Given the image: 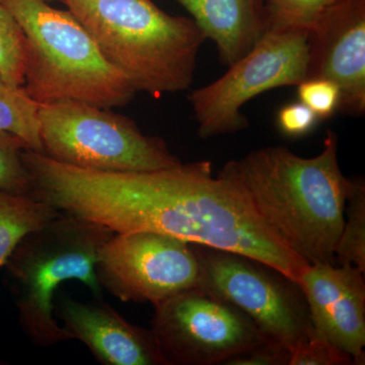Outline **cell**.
Returning <instances> with one entry per match:
<instances>
[{"instance_id": "6da1fadb", "label": "cell", "mask_w": 365, "mask_h": 365, "mask_svg": "<svg viewBox=\"0 0 365 365\" xmlns=\"http://www.w3.org/2000/svg\"><path fill=\"white\" fill-rule=\"evenodd\" d=\"M30 196L115 234L153 232L246 255L299 283L307 261L257 216L209 160L148 172H105L26 151Z\"/></svg>"}, {"instance_id": "e0dca14e", "label": "cell", "mask_w": 365, "mask_h": 365, "mask_svg": "<svg viewBox=\"0 0 365 365\" xmlns=\"http://www.w3.org/2000/svg\"><path fill=\"white\" fill-rule=\"evenodd\" d=\"M335 262L365 272V184L353 179L345 206V218L335 248Z\"/></svg>"}, {"instance_id": "7a4b0ae2", "label": "cell", "mask_w": 365, "mask_h": 365, "mask_svg": "<svg viewBox=\"0 0 365 365\" xmlns=\"http://www.w3.org/2000/svg\"><path fill=\"white\" fill-rule=\"evenodd\" d=\"M338 150L337 133L327 130L316 157L269 146L230 160L217 176L232 182L262 222L300 258L309 264H336L352 185L340 169Z\"/></svg>"}, {"instance_id": "277c9868", "label": "cell", "mask_w": 365, "mask_h": 365, "mask_svg": "<svg viewBox=\"0 0 365 365\" xmlns=\"http://www.w3.org/2000/svg\"><path fill=\"white\" fill-rule=\"evenodd\" d=\"M20 24L28 57L23 90L40 104L81 101L111 109L128 104L136 91L105 58L69 11L46 0H0Z\"/></svg>"}, {"instance_id": "5b68a950", "label": "cell", "mask_w": 365, "mask_h": 365, "mask_svg": "<svg viewBox=\"0 0 365 365\" xmlns=\"http://www.w3.org/2000/svg\"><path fill=\"white\" fill-rule=\"evenodd\" d=\"M114 234L98 223L60 212L19 242L6 264L16 288L21 325L34 345L49 347L72 340L55 318L54 297L62 283L79 281L96 299H102L98 253Z\"/></svg>"}, {"instance_id": "8992f818", "label": "cell", "mask_w": 365, "mask_h": 365, "mask_svg": "<svg viewBox=\"0 0 365 365\" xmlns=\"http://www.w3.org/2000/svg\"><path fill=\"white\" fill-rule=\"evenodd\" d=\"M44 155L57 162L105 172H148L182 162L160 137L139 130L129 118L109 109L63 100L40 104Z\"/></svg>"}, {"instance_id": "ac0fdd59", "label": "cell", "mask_w": 365, "mask_h": 365, "mask_svg": "<svg viewBox=\"0 0 365 365\" xmlns=\"http://www.w3.org/2000/svg\"><path fill=\"white\" fill-rule=\"evenodd\" d=\"M26 57L25 33L13 14L0 2V79L14 88H23Z\"/></svg>"}, {"instance_id": "4fadbf2b", "label": "cell", "mask_w": 365, "mask_h": 365, "mask_svg": "<svg viewBox=\"0 0 365 365\" xmlns=\"http://www.w3.org/2000/svg\"><path fill=\"white\" fill-rule=\"evenodd\" d=\"M56 314L72 339L83 342L100 364L165 365L151 330L129 323L103 299L61 297Z\"/></svg>"}, {"instance_id": "9a60e30c", "label": "cell", "mask_w": 365, "mask_h": 365, "mask_svg": "<svg viewBox=\"0 0 365 365\" xmlns=\"http://www.w3.org/2000/svg\"><path fill=\"white\" fill-rule=\"evenodd\" d=\"M59 215L56 209L32 197L0 191V266L6 263L26 235Z\"/></svg>"}, {"instance_id": "ba28073f", "label": "cell", "mask_w": 365, "mask_h": 365, "mask_svg": "<svg viewBox=\"0 0 365 365\" xmlns=\"http://www.w3.org/2000/svg\"><path fill=\"white\" fill-rule=\"evenodd\" d=\"M307 35V31H268L222 76L192 91L188 100L199 137L206 139L244 130L249 120L242 109L249 101L273 88L297 86L304 81L309 62Z\"/></svg>"}, {"instance_id": "7c38bea8", "label": "cell", "mask_w": 365, "mask_h": 365, "mask_svg": "<svg viewBox=\"0 0 365 365\" xmlns=\"http://www.w3.org/2000/svg\"><path fill=\"white\" fill-rule=\"evenodd\" d=\"M299 284L314 332L348 353L355 365L364 364V271L350 265L309 264Z\"/></svg>"}, {"instance_id": "52a82bcc", "label": "cell", "mask_w": 365, "mask_h": 365, "mask_svg": "<svg viewBox=\"0 0 365 365\" xmlns=\"http://www.w3.org/2000/svg\"><path fill=\"white\" fill-rule=\"evenodd\" d=\"M193 246L200 264L199 287L245 314L264 339L292 352L309 337L313 325L297 281L246 255Z\"/></svg>"}, {"instance_id": "ffe728a7", "label": "cell", "mask_w": 365, "mask_h": 365, "mask_svg": "<svg viewBox=\"0 0 365 365\" xmlns=\"http://www.w3.org/2000/svg\"><path fill=\"white\" fill-rule=\"evenodd\" d=\"M25 150L26 146L18 137L0 131V191L11 195H30V178L21 160Z\"/></svg>"}, {"instance_id": "7402d4cb", "label": "cell", "mask_w": 365, "mask_h": 365, "mask_svg": "<svg viewBox=\"0 0 365 365\" xmlns=\"http://www.w3.org/2000/svg\"><path fill=\"white\" fill-rule=\"evenodd\" d=\"M297 86V96L318 116L330 118L338 111L340 91L338 86L328 79L307 78Z\"/></svg>"}, {"instance_id": "30bf717a", "label": "cell", "mask_w": 365, "mask_h": 365, "mask_svg": "<svg viewBox=\"0 0 365 365\" xmlns=\"http://www.w3.org/2000/svg\"><path fill=\"white\" fill-rule=\"evenodd\" d=\"M97 276L122 302L157 307L198 287L200 264L191 242L153 232H120L101 249Z\"/></svg>"}, {"instance_id": "9c48e42d", "label": "cell", "mask_w": 365, "mask_h": 365, "mask_svg": "<svg viewBox=\"0 0 365 365\" xmlns=\"http://www.w3.org/2000/svg\"><path fill=\"white\" fill-rule=\"evenodd\" d=\"M150 330L165 365L225 364L266 341L245 314L199 287L155 307Z\"/></svg>"}, {"instance_id": "d4e9b609", "label": "cell", "mask_w": 365, "mask_h": 365, "mask_svg": "<svg viewBox=\"0 0 365 365\" xmlns=\"http://www.w3.org/2000/svg\"><path fill=\"white\" fill-rule=\"evenodd\" d=\"M46 1H51V0H46ZM59 1H60V0H59Z\"/></svg>"}, {"instance_id": "8fae6325", "label": "cell", "mask_w": 365, "mask_h": 365, "mask_svg": "<svg viewBox=\"0 0 365 365\" xmlns=\"http://www.w3.org/2000/svg\"><path fill=\"white\" fill-rule=\"evenodd\" d=\"M307 78L332 81L340 91L338 111L365 113V0H338L309 31Z\"/></svg>"}, {"instance_id": "3957f363", "label": "cell", "mask_w": 365, "mask_h": 365, "mask_svg": "<svg viewBox=\"0 0 365 365\" xmlns=\"http://www.w3.org/2000/svg\"><path fill=\"white\" fill-rule=\"evenodd\" d=\"M60 1L136 91L160 98L193 83L206 38L192 19L170 16L151 0Z\"/></svg>"}, {"instance_id": "d6986e66", "label": "cell", "mask_w": 365, "mask_h": 365, "mask_svg": "<svg viewBox=\"0 0 365 365\" xmlns=\"http://www.w3.org/2000/svg\"><path fill=\"white\" fill-rule=\"evenodd\" d=\"M338 0H265L267 32L309 31Z\"/></svg>"}, {"instance_id": "2e32d148", "label": "cell", "mask_w": 365, "mask_h": 365, "mask_svg": "<svg viewBox=\"0 0 365 365\" xmlns=\"http://www.w3.org/2000/svg\"><path fill=\"white\" fill-rule=\"evenodd\" d=\"M40 103L0 79V131L18 137L26 150L44 153L41 140Z\"/></svg>"}, {"instance_id": "cb8c5ba5", "label": "cell", "mask_w": 365, "mask_h": 365, "mask_svg": "<svg viewBox=\"0 0 365 365\" xmlns=\"http://www.w3.org/2000/svg\"><path fill=\"white\" fill-rule=\"evenodd\" d=\"M290 359L292 352L287 348L264 341L228 359L225 365H289Z\"/></svg>"}, {"instance_id": "603a6c76", "label": "cell", "mask_w": 365, "mask_h": 365, "mask_svg": "<svg viewBox=\"0 0 365 365\" xmlns=\"http://www.w3.org/2000/svg\"><path fill=\"white\" fill-rule=\"evenodd\" d=\"M318 116L304 103L283 106L277 114V125L285 135L300 137L309 133L318 122Z\"/></svg>"}, {"instance_id": "5bb4252c", "label": "cell", "mask_w": 365, "mask_h": 365, "mask_svg": "<svg viewBox=\"0 0 365 365\" xmlns=\"http://www.w3.org/2000/svg\"><path fill=\"white\" fill-rule=\"evenodd\" d=\"M204 37L215 42L222 63L230 66L248 54L267 32L265 0H175Z\"/></svg>"}, {"instance_id": "44dd1931", "label": "cell", "mask_w": 365, "mask_h": 365, "mask_svg": "<svg viewBox=\"0 0 365 365\" xmlns=\"http://www.w3.org/2000/svg\"><path fill=\"white\" fill-rule=\"evenodd\" d=\"M348 353L336 347L328 340L312 332L306 341L292 352L289 365H352Z\"/></svg>"}]
</instances>
